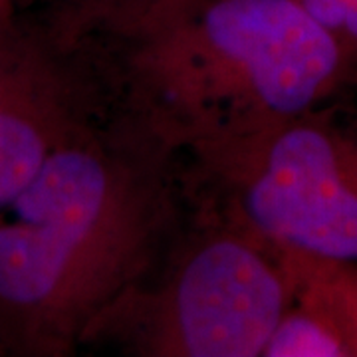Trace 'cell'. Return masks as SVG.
I'll use <instances>...</instances> for the list:
<instances>
[{
    "label": "cell",
    "mask_w": 357,
    "mask_h": 357,
    "mask_svg": "<svg viewBox=\"0 0 357 357\" xmlns=\"http://www.w3.org/2000/svg\"><path fill=\"white\" fill-rule=\"evenodd\" d=\"M189 218L181 157L105 115L0 213V349L64 357L161 264Z\"/></svg>",
    "instance_id": "6da1fadb"
},
{
    "label": "cell",
    "mask_w": 357,
    "mask_h": 357,
    "mask_svg": "<svg viewBox=\"0 0 357 357\" xmlns=\"http://www.w3.org/2000/svg\"><path fill=\"white\" fill-rule=\"evenodd\" d=\"M60 36L107 112L177 155L357 89L354 64L300 0H199Z\"/></svg>",
    "instance_id": "7a4b0ae2"
},
{
    "label": "cell",
    "mask_w": 357,
    "mask_h": 357,
    "mask_svg": "<svg viewBox=\"0 0 357 357\" xmlns=\"http://www.w3.org/2000/svg\"><path fill=\"white\" fill-rule=\"evenodd\" d=\"M189 211L274 250L357 262L354 93L181 155Z\"/></svg>",
    "instance_id": "3957f363"
},
{
    "label": "cell",
    "mask_w": 357,
    "mask_h": 357,
    "mask_svg": "<svg viewBox=\"0 0 357 357\" xmlns=\"http://www.w3.org/2000/svg\"><path fill=\"white\" fill-rule=\"evenodd\" d=\"M294 284L278 250L189 218L161 264L93 321L86 345L137 357H262Z\"/></svg>",
    "instance_id": "277c9868"
},
{
    "label": "cell",
    "mask_w": 357,
    "mask_h": 357,
    "mask_svg": "<svg viewBox=\"0 0 357 357\" xmlns=\"http://www.w3.org/2000/svg\"><path fill=\"white\" fill-rule=\"evenodd\" d=\"M105 115L86 60L50 22L0 13V213L62 143Z\"/></svg>",
    "instance_id": "5b68a950"
},
{
    "label": "cell",
    "mask_w": 357,
    "mask_h": 357,
    "mask_svg": "<svg viewBox=\"0 0 357 357\" xmlns=\"http://www.w3.org/2000/svg\"><path fill=\"white\" fill-rule=\"evenodd\" d=\"M278 252L290 272L294 292L314 300L332 316L357 357V262Z\"/></svg>",
    "instance_id": "8992f818"
},
{
    "label": "cell",
    "mask_w": 357,
    "mask_h": 357,
    "mask_svg": "<svg viewBox=\"0 0 357 357\" xmlns=\"http://www.w3.org/2000/svg\"><path fill=\"white\" fill-rule=\"evenodd\" d=\"M262 357H354L333 318L302 294L294 292Z\"/></svg>",
    "instance_id": "52a82bcc"
},
{
    "label": "cell",
    "mask_w": 357,
    "mask_h": 357,
    "mask_svg": "<svg viewBox=\"0 0 357 357\" xmlns=\"http://www.w3.org/2000/svg\"><path fill=\"white\" fill-rule=\"evenodd\" d=\"M192 2L199 0H60L50 22L60 32L74 34L91 26Z\"/></svg>",
    "instance_id": "ba28073f"
},
{
    "label": "cell",
    "mask_w": 357,
    "mask_h": 357,
    "mask_svg": "<svg viewBox=\"0 0 357 357\" xmlns=\"http://www.w3.org/2000/svg\"><path fill=\"white\" fill-rule=\"evenodd\" d=\"M357 70V0H300Z\"/></svg>",
    "instance_id": "9c48e42d"
},
{
    "label": "cell",
    "mask_w": 357,
    "mask_h": 357,
    "mask_svg": "<svg viewBox=\"0 0 357 357\" xmlns=\"http://www.w3.org/2000/svg\"><path fill=\"white\" fill-rule=\"evenodd\" d=\"M14 8V2L10 0H0V13H4V10H13Z\"/></svg>",
    "instance_id": "30bf717a"
},
{
    "label": "cell",
    "mask_w": 357,
    "mask_h": 357,
    "mask_svg": "<svg viewBox=\"0 0 357 357\" xmlns=\"http://www.w3.org/2000/svg\"><path fill=\"white\" fill-rule=\"evenodd\" d=\"M0 356H4V354H2V349H0Z\"/></svg>",
    "instance_id": "8fae6325"
},
{
    "label": "cell",
    "mask_w": 357,
    "mask_h": 357,
    "mask_svg": "<svg viewBox=\"0 0 357 357\" xmlns=\"http://www.w3.org/2000/svg\"><path fill=\"white\" fill-rule=\"evenodd\" d=\"M10 2H16V0H10Z\"/></svg>",
    "instance_id": "7c38bea8"
}]
</instances>
